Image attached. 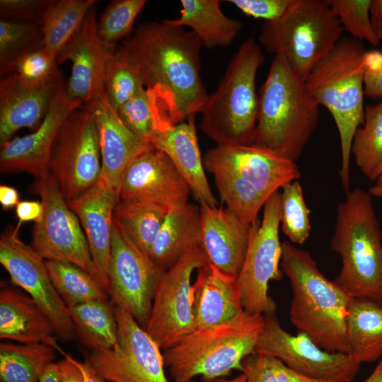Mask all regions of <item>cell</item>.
Instances as JSON below:
<instances>
[{
    "instance_id": "cell-33",
    "label": "cell",
    "mask_w": 382,
    "mask_h": 382,
    "mask_svg": "<svg viewBox=\"0 0 382 382\" xmlns=\"http://www.w3.org/2000/svg\"><path fill=\"white\" fill-rule=\"evenodd\" d=\"M168 210L156 204L120 200L114 209L113 220L132 242L149 256Z\"/></svg>"
},
{
    "instance_id": "cell-41",
    "label": "cell",
    "mask_w": 382,
    "mask_h": 382,
    "mask_svg": "<svg viewBox=\"0 0 382 382\" xmlns=\"http://www.w3.org/2000/svg\"><path fill=\"white\" fill-rule=\"evenodd\" d=\"M282 230L291 243L303 244L311 232L310 210L303 198V190L298 181H293L282 187Z\"/></svg>"
},
{
    "instance_id": "cell-46",
    "label": "cell",
    "mask_w": 382,
    "mask_h": 382,
    "mask_svg": "<svg viewBox=\"0 0 382 382\" xmlns=\"http://www.w3.org/2000/svg\"><path fill=\"white\" fill-rule=\"evenodd\" d=\"M52 0H1V18L40 23Z\"/></svg>"
},
{
    "instance_id": "cell-49",
    "label": "cell",
    "mask_w": 382,
    "mask_h": 382,
    "mask_svg": "<svg viewBox=\"0 0 382 382\" xmlns=\"http://www.w3.org/2000/svg\"><path fill=\"white\" fill-rule=\"evenodd\" d=\"M16 213L18 218L16 228L20 230L24 222H40L43 216L44 207L42 203L38 201H20L16 207Z\"/></svg>"
},
{
    "instance_id": "cell-14",
    "label": "cell",
    "mask_w": 382,
    "mask_h": 382,
    "mask_svg": "<svg viewBox=\"0 0 382 382\" xmlns=\"http://www.w3.org/2000/svg\"><path fill=\"white\" fill-rule=\"evenodd\" d=\"M255 352L274 357L296 372L321 382H352L361 365L349 354L320 347L304 332L293 335L286 332L276 312L263 315Z\"/></svg>"
},
{
    "instance_id": "cell-27",
    "label": "cell",
    "mask_w": 382,
    "mask_h": 382,
    "mask_svg": "<svg viewBox=\"0 0 382 382\" xmlns=\"http://www.w3.org/2000/svg\"><path fill=\"white\" fill-rule=\"evenodd\" d=\"M57 334L48 316L27 294L4 282L0 290V337L20 344L46 343L56 347Z\"/></svg>"
},
{
    "instance_id": "cell-32",
    "label": "cell",
    "mask_w": 382,
    "mask_h": 382,
    "mask_svg": "<svg viewBox=\"0 0 382 382\" xmlns=\"http://www.w3.org/2000/svg\"><path fill=\"white\" fill-rule=\"evenodd\" d=\"M81 343L93 349H111L117 340L114 306L108 301H92L67 307Z\"/></svg>"
},
{
    "instance_id": "cell-9",
    "label": "cell",
    "mask_w": 382,
    "mask_h": 382,
    "mask_svg": "<svg viewBox=\"0 0 382 382\" xmlns=\"http://www.w3.org/2000/svg\"><path fill=\"white\" fill-rule=\"evenodd\" d=\"M281 192L273 193L264 204L263 217L250 225L248 248L236 282L244 311L250 315L276 312V303L268 295L272 280L282 278L279 267L282 243Z\"/></svg>"
},
{
    "instance_id": "cell-5",
    "label": "cell",
    "mask_w": 382,
    "mask_h": 382,
    "mask_svg": "<svg viewBox=\"0 0 382 382\" xmlns=\"http://www.w3.org/2000/svg\"><path fill=\"white\" fill-rule=\"evenodd\" d=\"M366 53L361 41L352 37L341 38L305 80L310 94L329 110L337 126L342 154L340 175L346 192L350 187L353 137L364 122Z\"/></svg>"
},
{
    "instance_id": "cell-35",
    "label": "cell",
    "mask_w": 382,
    "mask_h": 382,
    "mask_svg": "<svg viewBox=\"0 0 382 382\" xmlns=\"http://www.w3.org/2000/svg\"><path fill=\"white\" fill-rule=\"evenodd\" d=\"M51 282L67 307L92 301H108V293L91 275L71 263L45 260Z\"/></svg>"
},
{
    "instance_id": "cell-28",
    "label": "cell",
    "mask_w": 382,
    "mask_h": 382,
    "mask_svg": "<svg viewBox=\"0 0 382 382\" xmlns=\"http://www.w3.org/2000/svg\"><path fill=\"white\" fill-rule=\"evenodd\" d=\"M202 223L199 207L192 204L170 209L150 248L149 257L167 270L192 245L201 243Z\"/></svg>"
},
{
    "instance_id": "cell-58",
    "label": "cell",
    "mask_w": 382,
    "mask_h": 382,
    "mask_svg": "<svg viewBox=\"0 0 382 382\" xmlns=\"http://www.w3.org/2000/svg\"><path fill=\"white\" fill-rule=\"evenodd\" d=\"M371 180H376L377 184L382 183V163L375 170L371 176Z\"/></svg>"
},
{
    "instance_id": "cell-12",
    "label": "cell",
    "mask_w": 382,
    "mask_h": 382,
    "mask_svg": "<svg viewBox=\"0 0 382 382\" xmlns=\"http://www.w3.org/2000/svg\"><path fill=\"white\" fill-rule=\"evenodd\" d=\"M114 311L117 323L115 345L92 350L86 361L110 382H168L158 343L125 310L114 306Z\"/></svg>"
},
{
    "instance_id": "cell-1",
    "label": "cell",
    "mask_w": 382,
    "mask_h": 382,
    "mask_svg": "<svg viewBox=\"0 0 382 382\" xmlns=\"http://www.w3.org/2000/svg\"><path fill=\"white\" fill-rule=\"evenodd\" d=\"M202 47L191 30L168 20L140 24L122 41L120 48L142 86L165 97L175 125L201 112L208 98L200 75Z\"/></svg>"
},
{
    "instance_id": "cell-40",
    "label": "cell",
    "mask_w": 382,
    "mask_h": 382,
    "mask_svg": "<svg viewBox=\"0 0 382 382\" xmlns=\"http://www.w3.org/2000/svg\"><path fill=\"white\" fill-rule=\"evenodd\" d=\"M143 86L124 52H108L104 74V91L112 108L117 111Z\"/></svg>"
},
{
    "instance_id": "cell-18",
    "label": "cell",
    "mask_w": 382,
    "mask_h": 382,
    "mask_svg": "<svg viewBox=\"0 0 382 382\" xmlns=\"http://www.w3.org/2000/svg\"><path fill=\"white\" fill-rule=\"evenodd\" d=\"M191 190L170 158L152 146L125 171L120 200L153 203L174 209L188 203Z\"/></svg>"
},
{
    "instance_id": "cell-50",
    "label": "cell",
    "mask_w": 382,
    "mask_h": 382,
    "mask_svg": "<svg viewBox=\"0 0 382 382\" xmlns=\"http://www.w3.org/2000/svg\"><path fill=\"white\" fill-rule=\"evenodd\" d=\"M64 358L57 362L59 382H85L81 369L73 361L71 356L62 352Z\"/></svg>"
},
{
    "instance_id": "cell-26",
    "label": "cell",
    "mask_w": 382,
    "mask_h": 382,
    "mask_svg": "<svg viewBox=\"0 0 382 382\" xmlns=\"http://www.w3.org/2000/svg\"><path fill=\"white\" fill-rule=\"evenodd\" d=\"M195 121V115L190 116L169 129L156 134L151 144L170 158L199 202L216 207L217 200L205 175Z\"/></svg>"
},
{
    "instance_id": "cell-55",
    "label": "cell",
    "mask_w": 382,
    "mask_h": 382,
    "mask_svg": "<svg viewBox=\"0 0 382 382\" xmlns=\"http://www.w3.org/2000/svg\"><path fill=\"white\" fill-rule=\"evenodd\" d=\"M364 382H382V358L380 359L372 373Z\"/></svg>"
},
{
    "instance_id": "cell-43",
    "label": "cell",
    "mask_w": 382,
    "mask_h": 382,
    "mask_svg": "<svg viewBox=\"0 0 382 382\" xmlns=\"http://www.w3.org/2000/svg\"><path fill=\"white\" fill-rule=\"evenodd\" d=\"M351 37L364 40L374 47L380 45L371 21V0H326Z\"/></svg>"
},
{
    "instance_id": "cell-47",
    "label": "cell",
    "mask_w": 382,
    "mask_h": 382,
    "mask_svg": "<svg viewBox=\"0 0 382 382\" xmlns=\"http://www.w3.org/2000/svg\"><path fill=\"white\" fill-rule=\"evenodd\" d=\"M292 0H230L226 1L245 15L264 21H274L284 15Z\"/></svg>"
},
{
    "instance_id": "cell-45",
    "label": "cell",
    "mask_w": 382,
    "mask_h": 382,
    "mask_svg": "<svg viewBox=\"0 0 382 382\" xmlns=\"http://www.w3.org/2000/svg\"><path fill=\"white\" fill-rule=\"evenodd\" d=\"M60 72L56 58L42 47L18 59L4 76L15 74L26 82L37 83L51 79Z\"/></svg>"
},
{
    "instance_id": "cell-56",
    "label": "cell",
    "mask_w": 382,
    "mask_h": 382,
    "mask_svg": "<svg viewBox=\"0 0 382 382\" xmlns=\"http://www.w3.org/2000/svg\"><path fill=\"white\" fill-rule=\"evenodd\" d=\"M246 378L243 373L241 374L240 375L231 378V379H219V380H214L210 381L209 382H245ZM190 382H196L193 380Z\"/></svg>"
},
{
    "instance_id": "cell-7",
    "label": "cell",
    "mask_w": 382,
    "mask_h": 382,
    "mask_svg": "<svg viewBox=\"0 0 382 382\" xmlns=\"http://www.w3.org/2000/svg\"><path fill=\"white\" fill-rule=\"evenodd\" d=\"M263 326V315L245 312L226 323L197 328L164 349L165 366L173 382H190L197 376L207 381L243 371V361L253 354Z\"/></svg>"
},
{
    "instance_id": "cell-20",
    "label": "cell",
    "mask_w": 382,
    "mask_h": 382,
    "mask_svg": "<svg viewBox=\"0 0 382 382\" xmlns=\"http://www.w3.org/2000/svg\"><path fill=\"white\" fill-rule=\"evenodd\" d=\"M108 53L98 36L96 10L93 6L79 30L57 57V63L71 62L66 93L71 99L81 101L82 107L105 94L104 74Z\"/></svg>"
},
{
    "instance_id": "cell-23",
    "label": "cell",
    "mask_w": 382,
    "mask_h": 382,
    "mask_svg": "<svg viewBox=\"0 0 382 382\" xmlns=\"http://www.w3.org/2000/svg\"><path fill=\"white\" fill-rule=\"evenodd\" d=\"M199 203L201 245L208 262L237 279L245 260L250 225L243 223L227 208Z\"/></svg>"
},
{
    "instance_id": "cell-21",
    "label": "cell",
    "mask_w": 382,
    "mask_h": 382,
    "mask_svg": "<svg viewBox=\"0 0 382 382\" xmlns=\"http://www.w3.org/2000/svg\"><path fill=\"white\" fill-rule=\"evenodd\" d=\"M66 83L62 74L37 83H28L17 75L2 77L0 82V146L22 128H37L52 103Z\"/></svg>"
},
{
    "instance_id": "cell-42",
    "label": "cell",
    "mask_w": 382,
    "mask_h": 382,
    "mask_svg": "<svg viewBox=\"0 0 382 382\" xmlns=\"http://www.w3.org/2000/svg\"><path fill=\"white\" fill-rule=\"evenodd\" d=\"M117 112L132 132L151 144L157 133V110L154 98L148 89L141 86Z\"/></svg>"
},
{
    "instance_id": "cell-3",
    "label": "cell",
    "mask_w": 382,
    "mask_h": 382,
    "mask_svg": "<svg viewBox=\"0 0 382 382\" xmlns=\"http://www.w3.org/2000/svg\"><path fill=\"white\" fill-rule=\"evenodd\" d=\"M258 98L253 144L296 162L317 128L320 105L281 54L274 56Z\"/></svg>"
},
{
    "instance_id": "cell-51",
    "label": "cell",
    "mask_w": 382,
    "mask_h": 382,
    "mask_svg": "<svg viewBox=\"0 0 382 382\" xmlns=\"http://www.w3.org/2000/svg\"><path fill=\"white\" fill-rule=\"evenodd\" d=\"M19 202V194L16 188L5 185H0V203L4 210L16 207Z\"/></svg>"
},
{
    "instance_id": "cell-54",
    "label": "cell",
    "mask_w": 382,
    "mask_h": 382,
    "mask_svg": "<svg viewBox=\"0 0 382 382\" xmlns=\"http://www.w3.org/2000/svg\"><path fill=\"white\" fill-rule=\"evenodd\" d=\"M39 382H59L58 371L56 362L52 363L48 366Z\"/></svg>"
},
{
    "instance_id": "cell-13",
    "label": "cell",
    "mask_w": 382,
    "mask_h": 382,
    "mask_svg": "<svg viewBox=\"0 0 382 382\" xmlns=\"http://www.w3.org/2000/svg\"><path fill=\"white\" fill-rule=\"evenodd\" d=\"M208 263L201 243L192 245L162 275L156 287L146 330L163 349L196 330L191 278Z\"/></svg>"
},
{
    "instance_id": "cell-15",
    "label": "cell",
    "mask_w": 382,
    "mask_h": 382,
    "mask_svg": "<svg viewBox=\"0 0 382 382\" xmlns=\"http://www.w3.org/2000/svg\"><path fill=\"white\" fill-rule=\"evenodd\" d=\"M164 270L156 267L114 221L108 265L111 303L128 312L146 329L154 297Z\"/></svg>"
},
{
    "instance_id": "cell-16",
    "label": "cell",
    "mask_w": 382,
    "mask_h": 382,
    "mask_svg": "<svg viewBox=\"0 0 382 382\" xmlns=\"http://www.w3.org/2000/svg\"><path fill=\"white\" fill-rule=\"evenodd\" d=\"M0 262L13 284L24 290L48 316L58 336L64 341L74 339V325L51 282L45 260L20 238L16 227L1 236Z\"/></svg>"
},
{
    "instance_id": "cell-38",
    "label": "cell",
    "mask_w": 382,
    "mask_h": 382,
    "mask_svg": "<svg viewBox=\"0 0 382 382\" xmlns=\"http://www.w3.org/2000/svg\"><path fill=\"white\" fill-rule=\"evenodd\" d=\"M212 174L227 209L245 224L251 225L257 221L267 199L250 183L235 175L223 172Z\"/></svg>"
},
{
    "instance_id": "cell-34",
    "label": "cell",
    "mask_w": 382,
    "mask_h": 382,
    "mask_svg": "<svg viewBox=\"0 0 382 382\" xmlns=\"http://www.w3.org/2000/svg\"><path fill=\"white\" fill-rule=\"evenodd\" d=\"M95 0H52L42 21L44 48L57 59L81 28Z\"/></svg>"
},
{
    "instance_id": "cell-22",
    "label": "cell",
    "mask_w": 382,
    "mask_h": 382,
    "mask_svg": "<svg viewBox=\"0 0 382 382\" xmlns=\"http://www.w3.org/2000/svg\"><path fill=\"white\" fill-rule=\"evenodd\" d=\"M96 121L101 154L99 177L120 201L122 177L129 165L153 145L132 132L122 122L105 93L86 106Z\"/></svg>"
},
{
    "instance_id": "cell-10",
    "label": "cell",
    "mask_w": 382,
    "mask_h": 382,
    "mask_svg": "<svg viewBox=\"0 0 382 382\" xmlns=\"http://www.w3.org/2000/svg\"><path fill=\"white\" fill-rule=\"evenodd\" d=\"M34 190L40 197L44 214L34 225L30 246L45 260L77 265L102 285L79 220L55 178L50 172L37 177Z\"/></svg>"
},
{
    "instance_id": "cell-48",
    "label": "cell",
    "mask_w": 382,
    "mask_h": 382,
    "mask_svg": "<svg viewBox=\"0 0 382 382\" xmlns=\"http://www.w3.org/2000/svg\"><path fill=\"white\" fill-rule=\"evenodd\" d=\"M364 77V96L376 99L382 97V52L366 53Z\"/></svg>"
},
{
    "instance_id": "cell-24",
    "label": "cell",
    "mask_w": 382,
    "mask_h": 382,
    "mask_svg": "<svg viewBox=\"0 0 382 382\" xmlns=\"http://www.w3.org/2000/svg\"><path fill=\"white\" fill-rule=\"evenodd\" d=\"M119 199L100 180L79 197L67 201L86 236L102 285L108 293L113 212Z\"/></svg>"
},
{
    "instance_id": "cell-17",
    "label": "cell",
    "mask_w": 382,
    "mask_h": 382,
    "mask_svg": "<svg viewBox=\"0 0 382 382\" xmlns=\"http://www.w3.org/2000/svg\"><path fill=\"white\" fill-rule=\"evenodd\" d=\"M203 163L209 173L223 172L245 180L266 199L301 177L295 162L255 144L216 146L206 151Z\"/></svg>"
},
{
    "instance_id": "cell-11",
    "label": "cell",
    "mask_w": 382,
    "mask_h": 382,
    "mask_svg": "<svg viewBox=\"0 0 382 382\" xmlns=\"http://www.w3.org/2000/svg\"><path fill=\"white\" fill-rule=\"evenodd\" d=\"M49 172L66 201L79 197L98 180L99 135L94 117L86 108L73 111L61 125L51 149Z\"/></svg>"
},
{
    "instance_id": "cell-29",
    "label": "cell",
    "mask_w": 382,
    "mask_h": 382,
    "mask_svg": "<svg viewBox=\"0 0 382 382\" xmlns=\"http://www.w3.org/2000/svg\"><path fill=\"white\" fill-rule=\"evenodd\" d=\"M218 0H181L180 16L168 19L173 25L188 27L202 47L213 49L233 43L242 30L241 21L226 16Z\"/></svg>"
},
{
    "instance_id": "cell-36",
    "label": "cell",
    "mask_w": 382,
    "mask_h": 382,
    "mask_svg": "<svg viewBox=\"0 0 382 382\" xmlns=\"http://www.w3.org/2000/svg\"><path fill=\"white\" fill-rule=\"evenodd\" d=\"M351 153L355 164L371 180L382 163V102L366 106L364 122L354 134Z\"/></svg>"
},
{
    "instance_id": "cell-44",
    "label": "cell",
    "mask_w": 382,
    "mask_h": 382,
    "mask_svg": "<svg viewBox=\"0 0 382 382\" xmlns=\"http://www.w3.org/2000/svg\"><path fill=\"white\" fill-rule=\"evenodd\" d=\"M245 382H321L287 366L280 359L254 352L243 361Z\"/></svg>"
},
{
    "instance_id": "cell-52",
    "label": "cell",
    "mask_w": 382,
    "mask_h": 382,
    "mask_svg": "<svg viewBox=\"0 0 382 382\" xmlns=\"http://www.w3.org/2000/svg\"><path fill=\"white\" fill-rule=\"evenodd\" d=\"M370 16L377 37L382 40V0L371 1Z\"/></svg>"
},
{
    "instance_id": "cell-19",
    "label": "cell",
    "mask_w": 382,
    "mask_h": 382,
    "mask_svg": "<svg viewBox=\"0 0 382 382\" xmlns=\"http://www.w3.org/2000/svg\"><path fill=\"white\" fill-rule=\"evenodd\" d=\"M81 107V101L68 96L66 83L62 86L34 132L11 139L1 146V173L26 172L37 177L48 173L50 151L58 130L66 118Z\"/></svg>"
},
{
    "instance_id": "cell-6",
    "label": "cell",
    "mask_w": 382,
    "mask_h": 382,
    "mask_svg": "<svg viewBox=\"0 0 382 382\" xmlns=\"http://www.w3.org/2000/svg\"><path fill=\"white\" fill-rule=\"evenodd\" d=\"M265 57L250 37L230 60L216 91L201 110L199 128L217 146L254 144L259 98L256 76Z\"/></svg>"
},
{
    "instance_id": "cell-57",
    "label": "cell",
    "mask_w": 382,
    "mask_h": 382,
    "mask_svg": "<svg viewBox=\"0 0 382 382\" xmlns=\"http://www.w3.org/2000/svg\"><path fill=\"white\" fill-rule=\"evenodd\" d=\"M369 192L371 196L380 197H382V183H378L369 189Z\"/></svg>"
},
{
    "instance_id": "cell-25",
    "label": "cell",
    "mask_w": 382,
    "mask_h": 382,
    "mask_svg": "<svg viewBox=\"0 0 382 382\" xmlns=\"http://www.w3.org/2000/svg\"><path fill=\"white\" fill-rule=\"evenodd\" d=\"M197 271L196 280L192 284L196 329L226 323L245 312L236 278L221 272L209 262Z\"/></svg>"
},
{
    "instance_id": "cell-31",
    "label": "cell",
    "mask_w": 382,
    "mask_h": 382,
    "mask_svg": "<svg viewBox=\"0 0 382 382\" xmlns=\"http://www.w3.org/2000/svg\"><path fill=\"white\" fill-rule=\"evenodd\" d=\"M55 359V347L46 343L0 344L1 382H39Z\"/></svg>"
},
{
    "instance_id": "cell-2",
    "label": "cell",
    "mask_w": 382,
    "mask_h": 382,
    "mask_svg": "<svg viewBox=\"0 0 382 382\" xmlns=\"http://www.w3.org/2000/svg\"><path fill=\"white\" fill-rule=\"evenodd\" d=\"M281 267L289 279L291 323L320 347L349 354L347 317L352 298L328 279L306 250L289 241L282 243Z\"/></svg>"
},
{
    "instance_id": "cell-53",
    "label": "cell",
    "mask_w": 382,
    "mask_h": 382,
    "mask_svg": "<svg viewBox=\"0 0 382 382\" xmlns=\"http://www.w3.org/2000/svg\"><path fill=\"white\" fill-rule=\"evenodd\" d=\"M73 361L81 369L85 382H110L100 376L89 364L87 361L81 362L71 357Z\"/></svg>"
},
{
    "instance_id": "cell-8",
    "label": "cell",
    "mask_w": 382,
    "mask_h": 382,
    "mask_svg": "<svg viewBox=\"0 0 382 382\" xmlns=\"http://www.w3.org/2000/svg\"><path fill=\"white\" fill-rule=\"evenodd\" d=\"M343 31L326 0H292L279 18L263 21L259 42L267 53L282 55L306 80L341 40Z\"/></svg>"
},
{
    "instance_id": "cell-4",
    "label": "cell",
    "mask_w": 382,
    "mask_h": 382,
    "mask_svg": "<svg viewBox=\"0 0 382 382\" xmlns=\"http://www.w3.org/2000/svg\"><path fill=\"white\" fill-rule=\"evenodd\" d=\"M338 203L330 245L342 259L334 282L352 299L382 307V231L372 196L360 188Z\"/></svg>"
},
{
    "instance_id": "cell-37",
    "label": "cell",
    "mask_w": 382,
    "mask_h": 382,
    "mask_svg": "<svg viewBox=\"0 0 382 382\" xmlns=\"http://www.w3.org/2000/svg\"><path fill=\"white\" fill-rule=\"evenodd\" d=\"M42 23L1 18L0 73L4 76L21 57L43 47Z\"/></svg>"
},
{
    "instance_id": "cell-39",
    "label": "cell",
    "mask_w": 382,
    "mask_h": 382,
    "mask_svg": "<svg viewBox=\"0 0 382 382\" xmlns=\"http://www.w3.org/2000/svg\"><path fill=\"white\" fill-rule=\"evenodd\" d=\"M146 4V0H114L107 6L97 21L98 36L107 51L114 52L117 43L132 33Z\"/></svg>"
},
{
    "instance_id": "cell-30",
    "label": "cell",
    "mask_w": 382,
    "mask_h": 382,
    "mask_svg": "<svg viewBox=\"0 0 382 382\" xmlns=\"http://www.w3.org/2000/svg\"><path fill=\"white\" fill-rule=\"evenodd\" d=\"M349 354L359 364L382 357V307L364 299H352L347 317Z\"/></svg>"
}]
</instances>
